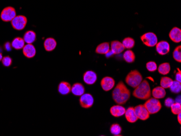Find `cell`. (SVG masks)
<instances>
[{
    "label": "cell",
    "instance_id": "obj_22",
    "mask_svg": "<svg viewBox=\"0 0 181 136\" xmlns=\"http://www.w3.org/2000/svg\"><path fill=\"white\" fill-rule=\"evenodd\" d=\"M24 40L27 44H32L36 41L37 34L33 31H28L24 35Z\"/></svg>",
    "mask_w": 181,
    "mask_h": 136
},
{
    "label": "cell",
    "instance_id": "obj_29",
    "mask_svg": "<svg viewBox=\"0 0 181 136\" xmlns=\"http://www.w3.org/2000/svg\"><path fill=\"white\" fill-rule=\"evenodd\" d=\"M171 92L175 94H178L181 92V83L180 82L175 80L172 82V85L170 87Z\"/></svg>",
    "mask_w": 181,
    "mask_h": 136
},
{
    "label": "cell",
    "instance_id": "obj_23",
    "mask_svg": "<svg viewBox=\"0 0 181 136\" xmlns=\"http://www.w3.org/2000/svg\"><path fill=\"white\" fill-rule=\"evenodd\" d=\"M11 47L16 50L22 49L25 45V42L23 38L16 37L14 38L11 43Z\"/></svg>",
    "mask_w": 181,
    "mask_h": 136
},
{
    "label": "cell",
    "instance_id": "obj_35",
    "mask_svg": "<svg viewBox=\"0 0 181 136\" xmlns=\"http://www.w3.org/2000/svg\"><path fill=\"white\" fill-rule=\"evenodd\" d=\"M175 100L174 99H172L171 98H167L164 101V105L166 108H170L171 106L174 103Z\"/></svg>",
    "mask_w": 181,
    "mask_h": 136
},
{
    "label": "cell",
    "instance_id": "obj_24",
    "mask_svg": "<svg viewBox=\"0 0 181 136\" xmlns=\"http://www.w3.org/2000/svg\"><path fill=\"white\" fill-rule=\"evenodd\" d=\"M110 51V44L108 42H103L99 44L96 49V53L100 54H106Z\"/></svg>",
    "mask_w": 181,
    "mask_h": 136
},
{
    "label": "cell",
    "instance_id": "obj_20",
    "mask_svg": "<svg viewBox=\"0 0 181 136\" xmlns=\"http://www.w3.org/2000/svg\"><path fill=\"white\" fill-rule=\"evenodd\" d=\"M71 86L66 81H62L58 86V91L62 95H67L71 92Z\"/></svg>",
    "mask_w": 181,
    "mask_h": 136
},
{
    "label": "cell",
    "instance_id": "obj_19",
    "mask_svg": "<svg viewBox=\"0 0 181 136\" xmlns=\"http://www.w3.org/2000/svg\"><path fill=\"white\" fill-rule=\"evenodd\" d=\"M111 51L114 54H118L122 53L124 51L125 48L124 45L122 42L119 41H113L111 44Z\"/></svg>",
    "mask_w": 181,
    "mask_h": 136
},
{
    "label": "cell",
    "instance_id": "obj_32",
    "mask_svg": "<svg viewBox=\"0 0 181 136\" xmlns=\"http://www.w3.org/2000/svg\"><path fill=\"white\" fill-rule=\"evenodd\" d=\"M171 110L172 113L177 115L181 112V105L180 103H174L171 106Z\"/></svg>",
    "mask_w": 181,
    "mask_h": 136
},
{
    "label": "cell",
    "instance_id": "obj_36",
    "mask_svg": "<svg viewBox=\"0 0 181 136\" xmlns=\"http://www.w3.org/2000/svg\"><path fill=\"white\" fill-rule=\"evenodd\" d=\"M177 70H178V72L176 74V77H175V79L176 80L179 82H181V72L179 68H177Z\"/></svg>",
    "mask_w": 181,
    "mask_h": 136
},
{
    "label": "cell",
    "instance_id": "obj_14",
    "mask_svg": "<svg viewBox=\"0 0 181 136\" xmlns=\"http://www.w3.org/2000/svg\"><path fill=\"white\" fill-rule=\"evenodd\" d=\"M170 39L175 43H179L181 41V30L178 27H175L171 30L169 34Z\"/></svg>",
    "mask_w": 181,
    "mask_h": 136
},
{
    "label": "cell",
    "instance_id": "obj_11",
    "mask_svg": "<svg viewBox=\"0 0 181 136\" xmlns=\"http://www.w3.org/2000/svg\"><path fill=\"white\" fill-rule=\"evenodd\" d=\"M101 85L103 90L107 92L114 87L115 85V81L111 77H105L101 79Z\"/></svg>",
    "mask_w": 181,
    "mask_h": 136
},
{
    "label": "cell",
    "instance_id": "obj_4",
    "mask_svg": "<svg viewBox=\"0 0 181 136\" xmlns=\"http://www.w3.org/2000/svg\"><path fill=\"white\" fill-rule=\"evenodd\" d=\"M150 114H155L161 110L162 106L158 99L155 98L148 99L144 104Z\"/></svg>",
    "mask_w": 181,
    "mask_h": 136
},
{
    "label": "cell",
    "instance_id": "obj_17",
    "mask_svg": "<svg viewBox=\"0 0 181 136\" xmlns=\"http://www.w3.org/2000/svg\"><path fill=\"white\" fill-rule=\"evenodd\" d=\"M57 46V41L53 37L47 38L44 41V48L47 52H52L54 50Z\"/></svg>",
    "mask_w": 181,
    "mask_h": 136
},
{
    "label": "cell",
    "instance_id": "obj_37",
    "mask_svg": "<svg viewBox=\"0 0 181 136\" xmlns=\"http://www.w3.org/2000/svg\"><path fill=\"white\" fill-rule=\"evenodd\" d=\"M5 49H6L8 51H11V47H11V44L9 43V42H7V43H6L5 45Z\"/></svg>",
    "mask_w": 181,
    "mask_h": 136
},
{
    "label": "cell",
    "instance_id": "obj_5",
    "mask_svg": "<svg viewBox=\"0 0 181 136\" xmlns=\"http://www.w3.org/2000/svg\"><path fill=\"white\" fill-rule=\"evenodd\" d=\"M27 18L24 15L16 16L11 21V26L16 31H22L26 26Z\"/></svg>",
    "mask_w": 181,
    "mask_h": 136
},
{
    "label": "cell",
    "instance_id": "obj_31",
    "mask_svg": "<svg viewBox=\"0 0 181 136\" xmlns=\"http://www.w3.org/2000/svg\"><path fill=\"white\" fill-rule=\"evenodd\" d=\"M173 57L176 62H181V46H179L173 52Z\"/></svg>",
    "mask_w": 181,
    "mask_h": 136
},
{
    "label": "cell",
    "instance_id": "obj_2",
    "mask_svg": "<svg viewBox=\"0 0 181 136\" xmlns=\"http://www.w3.org/2000/svg\"><path fill=\"white\" fill-rule=\"evenodd\" d=\"M133 96L138 99L141 100H148L151 96V91L148 81L143 80L137 87L133 91Z\"/></svg>",
    "mask_w": 181,
    "mask_h": 136
},
{
    "label": "cell",
    "instance_id": "obj_8",
    "mask_svg": "<svg viewBox=\"0 0 181 136\" xmlns=\"http://www.w3.org/2000/svg\"><path fill=\"white\" fill-rule=\"evenodd\" d=\"M80 106L84 108H91L94 103V99L92 95L89 93L83 94L79 99Z\"/></svg>",
    "mask_w": 181,
    "mask_h": 136
},
{
    "label": "cell",
    "instance_id": "obj_39",
    "mask_svg": "<svg viewBox=\"0 0 181 136\" xmlns=\"http://www.w3.org/2000/svg\"><path fill=\"white\" fill-rule=\"evenodd\" d=\"M3 58V55L1 53H0V62H1L2 61V60Z\"/></svg>",
    "mask_w": 181,
    "mask_h": 136
},
{
    "label": "cell",
    "instance_id": "obj_15",
    "mask_svg": "<svg viewBox=\"0 0 181 136\" xmlns=\"http://www.w3.org/2000/svg\"><path fill=\"white\" fill-rule=\"evenodd\" d=\"M125 116L127 121L129 123H134L138 121L137 117L136 116L135 109L133 107L128 108L125 113Z\"/></svg>",
    "mask_w": 181,
    "mask_h": 136
},
{
    "label": "cell",
    "instance_id": "obj_7",
    "mask_svg": "<svg viewBox=\"0 0 181 136\" xmlns=\"http://www.w3.org/2000/svg\"><path fill=\"white\" fill-rule=\"evenodd\" d=\"M16 16L15 9L12 7H7L3 9L0 15L1 20L3 22H11Z\"/></svg>",
    "mask_w": 181,
    "mask_h": 136
},
{
    "label": "cell",
    "instance_id": "obj_34",
    "mask_svg": "<svg viewBox=\"0 0 181 136\" xmlns=\"http://www.w3.org/2000/svg\"><path fill=\"white\" fill-rule=\"evenodd\" d=\"M1 62H2L3 66H5V67H9V66H11L13 60L9 56H6V57H3L2 60Z\"/></svg>",
    "mask_w": 181,
    "mask_h": 136
},
{
    "label": "cell",
    "instance_id": "obj_38",
    "mask_svg": "<svg viewBox=\"0 0 181 136\" xmlns=\"http://www.w3.org/2000/svg\"><path fill=\"white\" fill-rule=\"evenodd\" d=\"M177 121L179 123L181 124V113H179V114H177Z\"/></svg>",
    "mask_w": 181,
    "mask_h": 136
},
{
    "label": "cell",
    "instance_id": "obj_13",
    "mask_svg": "<svg viewBox=\"0 0 181 136\" xmlns=\"http://www.w3.org/2000/svg\"><path fill=\"white\" fill-rule=\"evenodd\" d=\"M22 52L25 57L31 59L35 57L37 51L33 44H26L22 49Z\"/></svg>",
    "mask_w": 181,
    "mask_h": 136
},
{
    "label": "cell",
    "instance_id": "obj_10",
    "mask_svg": "<svg viewBox=\"0 0 181 136\" xmlns=\"http://www.w3.org/2000/svg\"><path fill=\"white\" fill-rule=\"evenodd\" d=\"M170 45L166 41L157 42L156 45V50L157 53L161 55L167 54L170 52Z\"/></svg>",
    "mask_w": 181,
    "mask_h": 136
},
{
    "label": "cell",
    "instance_id": "obj_26",
    "mask_svg": "<svg viewBox=\"0 0 181 136\" xmlns=\"http://www.w3.org/2000/svg\"><path fill=\"white\" fill-rule=\"evenodd\" d=\"M171 70L170 65L168 62H165L161 64L158 68V72L162 75H166L169 73Z\"/></svg>",
    "mask_w": 181,
    "mask_h": 136
},
{
    "label": "cell",
    "instance_id": "obj_25",
    "mask_svg": "<svg viewBox=\"0 0 181 136\" xmlns=\"http://www.w3.org/2000/svg\"><path fill=\"white\" fill-rule=\"evenodd\" d=\"M123 58L127 63H133L135 61L136 57L135 53L131 50L125 51L123 54Z\"/></svg>",
    "mask_w": 181,
    "mask_h": 136
},
{
    "label": "cell",
    "instance_id": "obj_28",
    "mask_svg": "<svg viewBox=\"0 0 181 136\" xmlns=\"http://www.w3.org/2000/svg\"><path fill=\"white\" fill-rule=\"evenodd\" d=\"M122 44L125 49H131L135 46V41L132 37H127L123 40Z\"/></svg>",
    "mask_w": 181,
    "mask_h": 136
},
{
    "label": "cell",
    "instance_id": "obj_12",
    "mask_svg": "<svg viewBox=\"0 0 181 136\" xmlns=\"http://www.w3.org/2000/svg\"><path fill=\"white\" fill-rule=\"evenodd\" d=\"M83 80L87 85H93L97 81V75L93 71L87 70L84 74Z\"/></svg>",
    "mask_w": 181,
    "mask_h": 136
},
{
    "label": "cell",
    "instance_id": "obj_6",
    "mask_svg": "<svg viewBox=\"0 0 181 136\" xmlns=\"http://www.w3.org/2000/svg\"><path fill=\"white\" fill-rule=\"evenodd\" d=\"M140 39L145 45L150 47L155 46L158 42L157 35L153 32L144 34L140 36Z\"/></svg>",
    "mask_w": 181,
    "mask_h": 136
},
{
    "label": "cell",
    "instance_id": "obj_27",
    "mask_svg": "<svg viewBox=\"0 0 181 136\" xmlns=\"http://www.w3.org/2000/svg\"><path fill=\"white\" fill-rule=\"evenodd\" d=\"M172 82H173V80L169 77H162L161 81H160V85L161 87L166 89V88H170L171 85H172Z\"/></svg>",
    "mask_w": 181,
    "mask_h": 136
},
{
    "label": "cell",
    "instance_id": "obj_33",
    "mask_svg": "<svg viewBox=\"0 0 181 136\" xmlns=\"http://www.w3.org/2000/svg\"><path fill=\"white\" fill-rule=\"evenodd\" d=\"M146 69L148 71L153 72L157 70V65L155 62L150 61L147 62L146 64Z\"/></svg>",
    "mask_w": 181,
    "mask_h": 136
},
{
    "label": "cell",
    "instance_id": "obj_9",
    "mask_svg": "<svg viewBox=\"0 0 181 136\" xmlns=\"http://www.w3.org/2000/svg\"><path fill=\"white\" fill-rule=\"evenodd\" d=\"M136 116L138 118L142 121H146L150 117V113L144 105H139L134 108Z\"/></svg>",
    "mask_w": 181,
    "mask_h": 136
},
{
    "label": "cell",
    "instance_id": "obj_16",
    "mask_svg": "<svg viewBox=\"0 0 181 136\" xmlns=\"http://www.w3.org/2000/svg\"><path fill=\"white\" fill-rule=\"evenodd\" d=\"M126 111L125 108L120 105L113 106L110 108V113L114 117H119L125 114Z\"/></svg>",
    "mask_w": 181,
    "mask_h": 136
},
{
    "label": "cell",
    "instance_id": "obj_21",
    "mask_svg": "<svg viewBox=\"0 0 181 136\" xmlns=\"http://www.w3.org/2000/svg\"><path fill=\"white\" fill-rule=\"evenodd\" d=\"M152 95L156 99H162L166 97V91L165 88L161 86H157L152 91Z\"/></svg>",
    "mask_w": 181,
    "mask_h": 136
},
{
    "label": "cell",
    "instance_id": "obj_1",
    "mask_svg": "<svg viewBox=\"0 0 181 136\" xmlns=\"http://www.w3.org/2000/svg\"><path fill=\"white\" fill-rule=\"evenodd\" d=\"M112 98L116 103L122 105L127 103L130 98L131 93L125 83L120 81L114 88L112 92Z\"/></svg>",
    "mask_w": 181,
    "mask_h": 136
},
{
    "label": "cell",
    "instance_id": "obj_30",
    "mask_svg": "<svg viewBox=\"0 0 181 136\" xmlns=\"http://www.w3.org/2000/svg\"><path fill=\"white\" fill-rule=\"evenodd\" d=\"M122 131V129L118 124L115 123L111 126L110 132L114 136H119Z\"/></svg>",
    "mask_w": 181,
    "mask_h": 136
},
{
    "label": "cell",
    "instance_id": "obj_3",
    "mask_svg": "<svg viewBox=\"0 0 181 136\" xmlns=\"http://www.w3.org/2000/svg\"><path fill=\"white\" fill-rule=\"evenodd\" d=\"M143 80V78L142 74L137 70H131L125 78L126 83L134 88L137 87Z\"/></svg>",
    "mask_w": 181,
    "mask_h": 136
},
{
    "label": "cell",
    "instance_id": "obj_18",
    "mask_svg": "<svg viewBox=\"0 0 181 136\" xmlns=\"http://www.w3.org/2000/svg\"><path fill=\"white\" fill-rule=\"evenodd\" d=\"M85 92L84 86L80 83H74L71 87V92L75 96H81L85 93Z\"/></svg>",
    "mask_w": 181,
    "mask_h": 136
}]
</instances>
